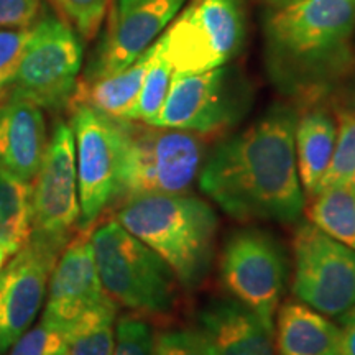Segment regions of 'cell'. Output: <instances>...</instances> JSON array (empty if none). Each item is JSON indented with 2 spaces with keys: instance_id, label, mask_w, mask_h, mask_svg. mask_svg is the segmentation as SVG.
Segmentation results:
<instances>
[{
  "instance_id": "cell-1",
  "label": "cell",
  "mask_w": 355,
  "mask_h": 355,
  "mask_svg": "<svg viewBox=\"0 0 355 355\" xmlns=\"http://www.w3.org/2000/svg\"><path fill=\"white\" fill-rule=\"evenodd\" d=\"M296 121L291 107L277 105L217 145L199 173L202 193L235 220H298L306 196L296 166Z\"/></svg>"
},
{
  "instance_id": "cell-2",
  "label": "cell",
  "mask_w": 355,
  "mask_h": 355,
  "mask_svg": "<svg viewBox=\"0 0 355 355\" xmlns=\"http://www.w3.org/2000/svg\"><path fill=\"white\" fill-rule=\"evenodd\" d=\"M355 35V0H298L265 24L270 78L282 91L308 96L344 73Z\"/></svg>"
},
{
  "instance_id": "cell-3",
  "label": "cell",
  "mask_w": 355,
  "mask_h": 355,
  "mask_svg": "<svg viewBox=\"0 0 355 355\" xmlns=\"http://www.w3.org/2000/svg\"><path fill=\"white\" fill-rule=\"evenodd\" d=\"M114 219L152 248L184 290L206 279L219 229L211 204L188 193L141 194L125 199Z\"/></svg>"
},
{
  "instance_id": "cell-4",
  "label": "cell",
  "mask_w": 355,
  "mask_h": 355,
  "mask_svg": "<svg viewBox=\"0 0 355 355\" xmlns=\"http://www.w3.org/2000/svg\"><path fill=\"white\" fill-rule=\"evenodd\" d=\"M102 288L117 304L144 314H166L178 301V279L150 247L109 219L91 232Z\"/></svg>"
},
{
  "instance_id": "cell-5",
  "label": "cell",
  "mask_w": 355,
  "mask_h": 355,
  "mask_svg": "<svg viewBox=\"0 0 355 355\" xmlns=\"http://www.w3.org/2000/svg\"><path fill=\"white\" fill-rule=\"evenodd\" d=\"M123 133L119 198L186 193L201 173L206 144L198 133L121 121Z\"/></svg>"
},
{
  "instance_id": "cell-6",
  "label": "cell",
  "mask_w": 355,
  "mask_h": 355,
  "mask_svg": "<svg viewBox=\"0 0 355 355\" xmlns=\"http://www.w3.org/2000/svg\"><path fill=\"white\" fill-rule=\"evenodd\" d=\"M243 37V0H191L159 40L175 74H196L227 64Z\"/></svg>"
},
{
  "instance_id": "cell-7",
  "label": "cell",
  "mask_w": 355,
  "mask_h": 355,
  "mask_svg": "<svg viewBox=\"0 0 355 355\" xmlns=\"http://www.w3.org/2000/svg\"><path fill=\"white\" fill-rule=\"evenodd\" d=\"M81 61L76 32L64 20L44 17L30 26L12 94L42 109L64 107L76 91Z\"/></svg>"
},
{
  "instance_id": "cell-8",
  "label": "cell",
  "mask_w": 355,
  "mask_h": 355,
  "mask_svg": "<svg viewBox=\"0 0 355 355\" xmlns=\"http://www.w3.org/2000/svg\"><path fill=\"white\" fill-rule=\"evenodd\" d=\"M219 273L232 298L275 329L288 279V260L277 239L261 229L234 232L222 247Z\"/></svg>"
},
{
  "instance_id": "cell-9",
  "label": "cell",
  "mask_w": 355,
  "mask_h": 355,
  "mask_svg": "<svg viewBox=\"0 0 355 355\" xmlns=\"http://www.w3.org/2000/svg\"><path fill=\"white\" fill-rule=\"evenodd\" d=\"M293 295L324 316L355 304V250L303 222L293 235Z\"/></svg>"
},
{
  "instance_id": "cell-10",
  "label": "cell",
  "mask_w": 355,
  "mask_h": 355,
  "mask_svg": "<svg viewBox=\"0 0 355 355\" xmlns=\"http://www.w3.org/2000/svg\"><path fill=\"white\" fill-rule=\"evenodd\" d=\"M73 107L71 128L76 148L79 229H91L105 207L119 199L123 133L119 119L87 105Z\"/></svg>"
},
{
  "instance_id": "cell-11",
  "label": "cell",
  "mask_w": 355,
  "mask_h": 355,
  "mask_svg": "<svg viewBox=\"0 0 355 355\" xmlns=\"http://www.w3.org/2000/svg\"><path fill=\"white\" fill-rule=\"evenodd\" d=\"M64 242L32 235L0 270V355L30 329Z\"/></svg>"
},
{
  "instance_id": "cell-12",
  "label": "cell",
  "mask_w": 355,
  "mask_h": 355,
  "mask_svg": "<svg viewBox=\"0 0 355 355\" xmlns=\"http://www.w3.org/2000/svg\"><path fill=\"white\" fill-rule=\"evenodd\" d=\"M33 184V234L68 243L79 225L76 148L73 128L58 123L48 140Z\"/></svg>"
},
{
  "instance_id": "cell-13",
  "label": "cell",
  "mask_w": 355,
  "mask_h": 355,
  "mask_svg": "<svg viewBox=\"0 0 355 355\" xmlns=\"http://www.w3.org/2000/svg\"><path fill=\"white\" fill-rule=\"evenodd\" d=\"M241 115V97L230 73L216 68L196 74H173L166 101L153 125L212 135Z\"/></svg>"
},
{
  "instance_id": "cell-14",
  "label": "cell",
  "mask_w": 355,
  "mask_h": 355,
  "mask_svg": "<svg viewBox=\"0 0 355 355\" xmlns=\"http://www.w3.org/2000/svg\"><path fill=\"white\" fill-rule=\"evenodd\" d=\"M189 0H117L89 78L125 69L166 32Z\"/></svg>"
},
{
  "instance_id": "cell-15",
  "label": "cell",
  "mask_w": 355,
  "mask_h": 355,
  "mask_svg": "<svg viewBox=\"0 0 355 355\" xmlns=\"http://www.w3.org/2000/svg\"><path fill=\"white\" fill-rule=\"evenodd\" d=\"M91 229H79L58 257L46 290L42 322L66 332L107 293L102 288L91 242Z\"/></svg>"
},
{
  "instance_id": "cell-16",
  "label": "cell",
  "mask_w": 355,
  "mask_h": 355,
  "mask_svg": "<svg viewBox=\"0 0 355 355\" xmlns=\"http://www.w3.org/2000/svg\"><path fill=\"white\" fill-rule=\"evenodd\" d=\"M196 332L209 355H277L273 327L234 298L204 304Z\"/></svg>"
},
{
  "instance_id": "cell-17",
  "label": "cell",
  "mask_w": 355,
  "mask_h": 355,
  "mask_svg": "<svg viewBox=\"0 0 355 355\" xmlns=\"http://www.w3.org/2000/svg\"><path fill=\"white\" fill-rule=\"evenodd\" d=\"M42 107L10 94L0 104V170L32 183L46 150Z\"/></svg>"
},
{
  "instance_id": "cell-18",
  "label": "cell",
  "mask_w": 355,
  "mask_h": 355,
  "mask_svg": "<svg viewBox=\"0 0 355 355\" xmlns=\"http://www.w3.org/2000/svg\"><path fill=\"white\" fill-rule=\"evenodd\" d=\"M275 319L277 355H339V326L308 304L288 300Z\"/></svg>"
},
{
  "instance_id": "cell-19",
  "label": "cell",
  "mask_w": 355,
  "mask_h": 355,
  "mask_svg": "<svg viewBox=\"0 0 355 355\" xmlns=\"http://www.w3.org/2000/svg\"><path fill=\"white\" fill-rule=\"evenodd\" d=\"M152 46L125 69L110 76L78 83L69 105H87L97 112L119 121H133L141 83L148 68Z\"/></svg>"
},
{
  "instance_id": "cell-20",
  "label": "cell",
  "mask_w": 355,
  "mask_h": 355,
  "mask_svg": "<svg viewBox=\"0 0 355 355\" xmlns=\"http://www.w3.org/2000/svg\"><path fill=\"white\" fill-rule=\"evenodd\" d=\"M336 135V121L321 107L306 110L296 121V166L304 196H313L326 175L334 152Z\"/></svg>"
},
{
  "instance_id": "cell-21",
  "label": "cell",
  "mask_w": 355,
  "mask_h": 355,
  "mask_svg": "<svg viewBox=\"0 0 355 355\" xmlns=\"http://www.w3.org/2000/svg\"><path fill=\"white\" fill-rule=\"evenodd\" d=\"M33 184L0 170V243L17 254L33 234Z\"/></svg>"
},
{
  "instance_id": "cell-22",
  "label": "cell",
  "mask_w": 355,
  "mask_h": 355,
  "mask_svg": "<svg viewBox=\"0 0 355 355\" xmlns=\"http://www.w3.org/2000/svg\"><path fill=\"white\" fill-rule=\"evenodd\" d=\"M308 220L355 250V184L332 186L311 196Z\"/></svg>"
},
{
  "instance_id": "cell-23",
  "label": "cell",
  "mask_w": 355,
  "mask_h": 355,
  "mask_svg": "<svg viewBox=\"0 0 355 355\" xmlns=\"http://www.w3.org/2000/svg\"><path fill=\"white\" fill-rule=\"evenodd\" d=\"M117 303L110 298L91 308L66 329V355H112Z\"/></svg>"
},
{
  "instance_id": "cell-24",
  "label": "cell",
  "mask_w": 355,
  "mask_h": 355,
  "mask_svg": "<svg viewBox=\"0 0 355 355\" xmlns=\"http://www.w3.org/2000/svg\"><path fill=\"white\" fill-rule=\"evenodd\" d=\"M173 74L175 71L163 51L162 40L158 38L152 44V56H150L148 68H146L144 83H141L140 96L137 101L135 112H133V122L153 125L166 101Z\"/></svg>"
},
{
  "instance_id": "cell-25",
  "label": "cell",
  "mask_w": 355,
  "mask_h": 355,
  "mask_svg": "<svg viewBox=\"0 0 355 355\" xmlns=\"http://www.w3.org/2000/svg\"><path fill=\"white\" fill-rule=\"evenodd\" d=\"M336 125L334 152L316 193L332 186L355 184V109H337Z\"/></svg>"
},
{
  "instance_id": "cell-26",
  "label": "cell",
  "mask_w": 355,
  "mask_h": 355,
  "mask_svg": "<svg viewBox=\"0 0 355 355\" xmlns=\"http://www.w3.org/2000/svg\"><path fill=\"white\" fill-rule=\"evenodd\" d=\"M74 32L92 40L99 32L109 0H50Z\"/></svg>"
},
{
  "instance_id": "cell-27",
  "label": "cell",
  "mask_w": 355,
  "mask_h": 355,
  "mask_svg": "<svg viewBox=\"0 0 355 355\" xmlns=\"http://www.w3.org/2000/svg\"><path fill=\"white\" fill-rule=\"evenodd\" d=\"M155 332L145 319L123 316L115 322L112 355H153Z\"/></svg>"
},
{
  "instance_id": "cell-28",
  "label": "cell",
  "mask_w": 355,
  "mask_h": 355,
  "mask_svg": "<svg viewBox=\"0 0 355 355\" xmlns=\"http://www.w3.org/2000/svg\"><path fill=\"white\" fill-rule=\"evenodd\" d=\"M28 37L30 26L0 30V104L12 94L13 81Z\"/></svg>"
},
{
  "instance_id": "cell-29",
  "label": "cell",
  "mask_w": 355,
  "mask_h": 355,
  "mask_svg": "<svg viewBox=\"0 0 355 355\" xmlns=\"http://www.w3.org/2000/svg\"><path fill=\"white\" fill-rule=\"evenodd\" d=\"M7 355H66L64 332L40 322L7 350Z\"/></svg>"
},
{
  "instance_id": "cell-30",
  "label": "cell",
  "mask_w": 355,
  "mask_h": 355,
  "mask_svg": "<svg viewBox=\"0 0 355 355\" xmlns=\"http://www.w3.org/2000/svg\"><path fill=\"white\" fill-rule=\"evenodd\" d=\"M153 355H209L196 329H170L155 334Z\"/></svg>"
},
{
  "instance_id": "cell-31",
  "label": "cell",
  "mask_w": 355,
  "mask_h": 355,
  "mask_svg": "<svg viewBox=\"0 0 355 355\" xmlns=\"http://www.w3.org/2000/svg\"><path fill=\"white\" fill-rule=\"evenodd\" d=\"M38 6L40 0H0V30L32 26Z\"/></svg>"
},
{
  "instance_id": "cell-32",
  "label": "cell",
  "mask_w": 355,
  "mask_h": 355,
  "mask_svg": "<svg viewBox=\"0 0 355 355\" xmlns=\"http://www.w3.org/2000/svg\"><path fill=\"white\" fill-rule=\"evenodd\" d=\"M339 326V355H355V304L340 314Z\"/></svg>"
},
{
  "instance_id": "cell-33",
  "label": "cell",
  "mask_w": 355,
  "mask_h": 355,
  "mask_svg": "<svg viewBox=\"0 0 355 355\" xmlns=\"http://www.w3.org/2000/svg\"><path fill=\"white\" fill-rule=\"evenodd\" d=\"M10 257H13L12 252L8 250L6 245H2V243H0V270H2V266L7 263Z\"/></svg>"
},
{
  "instance_id": "cell-34",
  "label": "cell",
  "mask_w": 355,
  "mask_h": 355,
  "mask_svg": "<svg viewBox=\"0 0 355 355\" xmlns=\"http://www.w3.org/2000/svg\"><path fill=\"white\" fill-rule=\"evenodd\" d=\"M261 2L268 3V6H272L275 8H282V7L290 6L293 2H298V0H261Z\"/></svg>"
}]
</instances>
